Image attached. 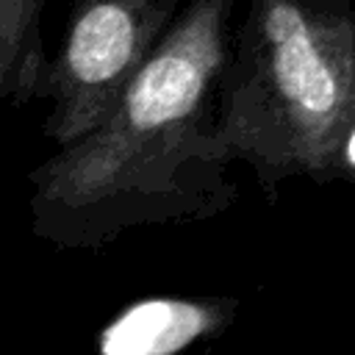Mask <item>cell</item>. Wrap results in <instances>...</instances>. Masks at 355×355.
Instances as JSON below:
<instances>
[{
	"label": "cell",
	"instance_id": "1",
	"mask_svg": "<svg viewBox=\"0 0 355 355\" xmlns=\"http://www.w3.org/2000/svg\"><path fill=\"white\" fill-rule=\"evenodd\" d=\"M236 0H186L111 114L31 169V233L100 250L133 227L208 219L233 205L219 80Z\"/></svg>",
	"mask_w": 355,
	"mask_h": 355
},
{
	"label": "cell",
	"instance_id": "2",
	"mask_svg": "<svg viewBox=\"0 0 355 355\" xmlns=\"http://www.w3.org/2000/svg\"><path fill=\"white\" fill-rule=\"evenodd\" d=\"M227 155L275 200L291 178H347L355 130L352 0H250L219 80Z\"/></svg>",
	"mask_w": 355,
	"mask_h": 355
},
{
	"label": "cell",
	"instance_id": "3",
	"mask_svg": "<svg viewBox=\"0 0 355 355\" xmlns=\"http://www.w3.org/2000/svg\"><path fill=\"white\" fill-rule=\"evenodd\" d=\"M186 0H72L42 86V133L67 147L94 130L153 55Z\"/></svg>",
	"mask_w": 355,
	"mask_h": 355
},
{
	"label": "cell",
	"instance_id": "4",
	"mask_svg": "<svg viewBox=\"0 0 355 355\" xmlns=\"http://www.w3.org/2000/svg\"><path fill=\"white\" fill-rule=\"evenodd\" d=\"M236 311V297H144L108 319L97 355H180L225 333Z\"/></svg>",
	"mask_w": 355,
	"mask_h": 355
},
{
	"label": "cell",
	"instance_id": "5",
	"mask_svg": "<svg viewBox=\"0 0 355 355\" xmlns=\"http://www.w3.org/2000/svg\"><path fill=\"white\" fill-rule=\"evenodd\" d=\"M344 172H347V178H355V130L344 147Z\"/></svg>",
	"mask_w": 355,
	"mask_h": 355
}]
</instances>
